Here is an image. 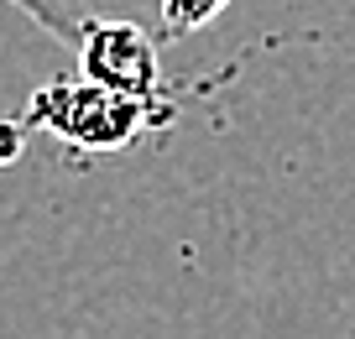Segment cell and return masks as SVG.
<instances>
[{"instance_id":"1","label":"cell","mask_w":355,"mask_h":339,"mask_svg":"<svg viewBox=\"0 0 355 339\" xmlns=\"http://www.w3.org/2000/svg\"><path fill=\"white\" fill-rule=\"evenodd\" d=\"M152 121H167L162 105H136L89 78H53L32 89L21 110V131H53L58 141L84 146V152H125Z\"/></svg>"},{"instance_id":"2","label":"cell","mask_w":355,"mask_h":339,"mask_svg":"<svg viewBox=\"0 0 355 339\" xmlns=\"http://www.w3.org/2000/svg\"><path fill=\"white\" fill-rule=\"evenodd\" d=\"M78 78L110 89L136 105H157L162 89V58H157V37L141 21H94L78 37Z\"/></svg>"},{"instance_id":"3","label":"cell","mask_w":355,"mask_h":339,"mask_svg":"<svg viewBox=\"0 0 355 339\" xmlns=\"http://www.w3.org/2000/svg\"><path fill=\"white\" fill-rule=\"evenodd\" d=\"M16 11H26L47 37L63 47H78V37L94 21H141L152 16V0H11Z\"/></svg>"},{"instance_id":"4","label":"cell","mask_w":355,"mask_h":339,"mask_svg":"<svg viewBox=\"0 0 355 339\" xmlns=\"http://www.w3.org/2000/svg\"><path fill=\"white\" fill-rule=\"evenodd\" d=\"M230 0H152V16L162 26V37H189L199 26H209Z\"/></svg>"}]
</instances>
